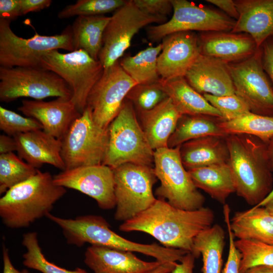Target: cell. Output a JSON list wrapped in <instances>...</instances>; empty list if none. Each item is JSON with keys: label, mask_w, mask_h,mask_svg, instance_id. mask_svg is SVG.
Returning <instances> with one entry per match:
<instances>
[{"label": "cell", "mask_w": 273, "mask_h": 273, "mask_svg": "<svg viewBox=\"0 0 273 273\" xmlns=\"http://www.w3.org/2000/svg\"><path fill=\"white\" fill-rule=\"evenodd\" d=\"M214 219L213 211L208 207L187 210L157 199L148 208L124 221L119 229L126 232H142L165 247L192 252L195 238L211 226Z\"/></svg>", "instance_id": "cell-1"}, {"label": "cell", "mask_w": 273, "mask_h": 273, "mask_svg": "<svg viewBox=\"0 0 273 273\" xmlns=\"http://www.w3.org/2000/svg\"><path fill=\"white\" fill-rule=\"evenodd\" d=\"M225 140L236 193L248 204L255 206L273 188L267 144L247 134H229Z\"/></svg>", "instance_id": "cell-2"}, {"label": "cell", "mask_w": 273, "mask_h": 273, "mask_svg": "<svg viewBox=\"0 0 273 273\" xmlns=\"http://www.w3.org/2000/svg\"><path fill=\"white\" fill-rule=\"evenodd\" d=\"M46 217L61 228L68 244L79 247L89 243L135 252L154 257L161 263L180 261L188 253L156 243L144 244L129 241L113 232L106 220L100 215H85L75 218H64L50 213Z\"/></svg>", "instance_id": "cell-3"}, {"label": "cell", "mask_w": 273, "mask_h": 273, "mask_svg": "<svg viewBox=\"0 0 273 273\" xmlns=\"http://www.w3.org/2000/svg\"><path fill=\"white\" fill-rule=\"evenodd\" d=\"M56 185L53 176L38 170L37 173L9 189L0 199V216L11 229L26 228L50 213L54 204L66 193Z\"/></svg>", "instance_id": "cell-4"}, {"label": "cell", "mask_w": 273, "mask_h": 273, "mask_svg": "<svg viewBox=\"0 0 273 273\" xmlns=\"http://www.w3.org/2000/svg\"><path fill=\"white\" fill-rule=\"evenodd\" d=\"M108 132L102 164L112 169L127 163L152 166L155 151L141 127L132 104L126 99L109 125Z\"/></svg>", "instance_id": "cell-5"}, {"label": "cell", "mask_w": 273, "mask_h": 273, "mask_svg": "<svg viewBox=\"0 0 273 273\" xmlns=\"http://www.w3.org/2000/svg\"><path fill=\"white\" fill-rule=\"evenodd\" d=\"M180 146L155 151L154 166L160 185L155 191L158 199L176 208L193 210L203 207L204 196L199 191L183 165Z\"/></svg>", "instance_id": "cell-6"}, {"label": "cell", "mask_w": 273, "mask_h": 273, "mask_svg": "<svg viewBox=\"0 0 273 273\" xmlns=\"http://www.w3.org/2000/svg\"><path fill=\"white\" fill-rule=\"evenodd\" d=\"M11 21L0 18V65L5 67H38L42 54L54 50L74 51L71 25L59 34L41 35L36 33L24 38L12 30Z\"/></svg>", "instance_id": "cell-7"}, {"label": "cell", "mask_w": 273, "mask_h": 273, "mask_svg": "<svg viewBox=\"0 0 273 273\" xmlns=\"http://www.w3.org/2000/svg\"><path fill=\"white\" fill-rule=\"evenodd\" d=\"M42 67L60 76L72 91L71 102L82 113L88 94L101 77L104 68L99 60L82 50L62 53L58 50L44 53L40 60Z\"/></svg>", "instance_id": "cell-8"}, {"label": "cell", "mask_w": 273, "mask_h": 273, "mask_svg": "<svg viewBox=\"0 0 273 273\" xmlns=\"http://www.w3.org/2000/svg\"><path fill=\"white\" fill-rule=\"evenodd\" d=\"M50 97H72L69 85L56 73L41 67L0 66L1 102L9 103L23 97L42 100Z\"/></svg>", "instance_id": "cell-9"}, {"label": "cell", "mask_w": 273, "mask_h": 273, "mask_svg": "<svg viewBox=\"0 0 273 273\" xmlns=\"http://www.w3.org/2000/svg\"><path fill=\"white\" fill-rule=\"evenodd\" d=\"M114 177L117 220H129L156 200L153 187L158 178L154 167L125 163L112 169Z\"/></svg>", "instance_id": "cell-10"}, {"label": "cell", "mask_w": 273, "mask_h": 273, "mask_svg": "<svg viewBox=\"0 0 273 273\" xmlns=\"http://www.w3.org/2000/svg\"><path fill=\"white\" fill-rule=\"evenodd\" d=\"M108 139V128L95 122L91 109L86 106L61 140L66 169L102 164Z\"/></svg>", "instance_id": "cell-11"}, {"label": "cell", "mask_w": 273, "mask_h": 273, "mask_svg": "<svg viewBox=\"0 0 273 273\" xmlns=\"http://www.w3.org/2000/svg\"><path fill=\"white\" fill-rule=\"evenodd\" d=\"M166 18L148 14L141 10L133 0L127 1L114 12L104 32L98 58L104 68L119 60L141 29L154 23H165Z\"/></svg>", "instance_id": "cell-12"}, {"label": "cell", "mask_w": 273, "mask_h": 273, "mask_svg": "<svg viewBox=\"0 0 273 273\" xmlns=\"http://www.w3.org/2000/svg\"><path fill=\"white\" fill-rule=\"evenodd\" d=\"M171 18L165 23L147 28L148 38L158 41L165 36L181 31H231L236 20L225 13L187 0H171Z\"/></svg>", "instance_id": "cell-13"}, {"label": "cell", "mask_w": 273, "mask_h": 273, "mask_svg": "<svg viewBox=\"0 0 273 273\" xmlns=\"http://www.w3.org/2000/svg\"><path fill=\"white\" fill-rule=\"evenodd\" d=\"M260 48L249 58L237 63H229L235 94L248 105L250 112L273 116V87L262 65Z\"/></svg>", "instance_id": "cell-14"}, {"label": "cell", "mask_w": 273, "mask_h": 273, "mask_svg": "<svg viewBox=\"0 0 273 273\" xmlns=\"http://www.w3.org/2000/svg\"><path fill=\"white\" fill-rule=\"evenodd\" d=\"M136 84L119 61L104 69L86 101V106L91 109L94 120L100 127L108 128L119 112L127 94Z\"/></svg>", "instance_id": "cell-15"}, {"label": "cell", "mask_w": 273, "mask_h": 273, "mask_svg": "<svg viewBox=\"0 0 273 273\" xmlns=\"http://www.w3.org/2000/svg\"><path fill=\"white\" fill-rule=\"evenodd\" d=\"M54 183L77 190L93 198L103 210L116 207L113 169L104 165L79 166L53 176Z\"/></svg>", "instance_id": "cell-16"}, {"label": "cell", "mask_w": 273, "mask_h": 273, "mask_svg": "<svg viewBox=\"0 0 273 273\" xmlns=\"http://www.w3.org/2000/svg\"><path fill=\"white\" fill-rule=\"evenodd\" d=\"M161 43L157 59L161 79L185 77L200 54L198 36L193 31L178 32L164 37Z\"/></svg>", "instance_id": "cell-17"}, {"label": "cell", "mask_w": 273, "mask_h": 273, "mask_svg": "<svg viewBox=\"0 0 273 273\" xmlns=\"http://www.w3.org/2000/svg\"><path fill=\"white\" fill-rule=\"evenodd\" d=\"M18 110L36 119L44 131L60 140L81 114L70 99L61 97L49 102L23 100Z\"/></svg>", "instance_id": "cell-18"}, {"label": "cell", "mask_w": 273, "mask_h": 273, "mask_svg": "<svg viewBox=\"0 0 273 273\" xmlns=\"http://www.w3.org/2000/svg\"><path fill=\"white\" fill-rule=\"evenodd\" d=\"M197 92L215 96L235 94L229 63L200 54L184 77Z\"/></svg>", "instance_id": "cell-19"}, {"label": "cell", "mask_w": 273, "mask_h": 273, "mask_svg": "<svg viewBox=\"0 0 273 273\" xmlns=\"http://www.w3.org/2000/svg\"><path fill=\"white\" fill-rule=\"evenodd\" d=\"M84 262L95 273H151L162 263L142 260L131 251L98 245L87 248Z\"/></svg>", "instance_id": "cell-20"}, {"label": "cell", "mask_w": 273, "mask_h": 273, "mask_svg": "<svg viewBox=\"0 0 273 273\" xmlns=\"http://www.w3.org/2000/svg\"><path fill=\"white\" fill-rule=\"evenodd\" d=\"M198 40L201 54L229 63L243 61L259 49L250 35L243 33L203 32Z\"/></svg>", "instance_id": "cell-21"}, {"label": "cell", "mask_w": 273, "mask_h": 273, "mask_svg": "<svg viewBox=\"0 0 273 273\" xmlns=\"http://www.w3.org/2000/svg\"><path fill=\"white\" fill-rule=\"evenodd\" d=\"M234 1L239 17L231 32L249 34L260 48L273 36V0Z\"/></svg>", "instance_id": "cell-22"}, {"label": "cell", "mask_w": 273, "mask_h": 273, "mask_svg": "<svg viewBox=\"0 0 273 273\" xmlns=\"http://www.w3.org/2000/svg\"><path fill=\"white\" fill-rule=\"evenodd\" d=\"M17 146L18 156L38 169L49 164L61 169H66L61 156V141L43 130L21 133L14 136Z\"/></svg>", "instance_id": "cell-23"}, {"label": "cell", "mask_w": 273, "mask_h": 273, "mask_svg": "<svg viewBox=\"0 0 273 273\" xmlns=\"http://www.w3.org/2000/svg\"><path fill=\"white\" fill-rule=\"evenodd\" d=\"M139 122L154 150L168 147V141L182 116L167 98L153 109L138 113Z\"/></svg>", "instance_id": "cell-24"}, {"label": "cell", "mask_w": 273, "mask_h": 273, "mask_svg": "<svg viewBox=\"0 0 273 273\" xmlns=\"http://www.w3.org/2000/svg\"><path fill=\"white\" fill-rule=\"evenodd\" d=\"M225 138L209 135L192 140L182 144L180 146L179 154L185 168L188 170L228 163L229 151Z\"/></svg>", "instance_id": "cell-25"}, {"label": "cell", "mask_w": 273, "mask_h": 273, "mask_svg": "<svg viewBox=\"0 0 273 273\" xmlns=\"http://www.w3.org/2000/svg\"><path fill=\"white\" fill-rule=\"evenodd\" d=\"M230 227L238 240L273 244V216L265 206L236 212L230 219Z\"/></svg>", "instance_id": "cell-26"}, {"label": "cell", "mask_w": 273, "mask_h": 273, "mask_svg": "<svg viewBox=\"0 0 273 273\" xmlns=\"http://www.w3.org/2000/svg\"><path fill=\"white\" fill-rule=\"evenodd\" d=\"M161 85L173 105L183 115H205L221 118L220 112L203 95L195 90L184 77L160 79Z\"/></svg>", "instance_id": "cell-27"}, {"label": "cell", "mask_w": 273, "mask_h": 273, "mask_svg": "<svg viewBox=\"0 0 273 273\" xmlns=\"http://www.w3.org/2000/svg\"><path fill=\"white\" fill-rule=\"evenodd\" d=\"M193 182L212 199L224 205L236 192L230 167L228 163L215 164L188 170Z\"/></svg>", "instance_id": "cell-28"}, {"label": "cell", "mask_w": 273, "mask_h": 273, "mask_svg": "<svg viewBox=\"0 0 273 273\" xmlns=\"http://www.w3.org/2000/svg\"><path fill=\"white\" fill-rule=\"evenodd\" d=\"M222 120L205 115H183L168 140L167 146L175 148L189 141L209 135L225 138L228 135L220 126Z\"/></svg>", "instance_id": "cell-29"}, {"label": "cell", "mask_w": 273, "mask_h": 273, "mask_svg": "<svg viewBox=\"0 0 273 273\" xmlns=\"http://www.w3.org/2000/svg\"><path fill=\"white\" fill-rule=\"evenodd\" d=\"M110 18L104 15L77 17L71 25L74 51L83 50L99 60L104 32Z\"/></svg>", "instance_id": "cell-30"}, {"label": "cell", "mask_w": 273, "mask_h": 273, "mask_svg": "<svg viewBox=\"0 0 273 273\" xmlns=\"http://www.w3.org/2000/svg\"><path fill=\"white\" fill-rule=\"evenodd\" d=\"M225 232L215 224L200 233L195 239L191 252L195 258L202 257V273H222Z\"/></svg>", "instance_id": "cell-31"}, {"label": "cell", "mask_w": 273, "mask_h": 273, "mask_svg": "<svg viewBox=\"0 0 273 273\" xmlns=\"http://www.w3.org/2000/svg\"><path fill=\"white\" fill-rule=\"evenodd\" d=\"M161 43L150 47L132 56H126L119 62L124 71L138 84H150L159 82L157 59L161 52Z\"/></svg>", "instance_id": "cell-32"}, {"label": "cell", "mask_w": 273, "mask_h": 273, "mask_svg": "<svg viewBox=\"0 0 273 273\" xmlns=\"http://www.w3.org/2000/svg\"><path fill=\"white\" fill-rule=\"evenodd\" d=\"M220 126L228 135L249 134L258 138L266 144L273 137V116L250 112L230 121L222 120Z\"/></svg>", "instance_id": "cell-33"}, {"label": "cell", "mask_w": 273, "mask_h": 273, "mask_svg": "<svg viewBox=\"0 0 273 273\" xmlns=\"http://www.w3.org/2000/svg\"><path fill=\"white\" fill-rule=\"evenodd\" d=\"M38 169L24 162L13 152L0 155V194L35 175Z\"/></svg>", "instance_id": "cell-34"}, {"label": "cell", "mask_w": 273, "mask_h": 273, "mask_svg": "<svg viewBox=\"0 0 273 273\" xmlns=\"http://www.w3.org/2000/svg\"><path fill=\"white\" fill-rule=\"evenodd\" d=\"M22 244L27 250L22 255L23 264L28 268L42 273H84L85 271L80 268L69 270L48 261L42 252L35 232L24 234Z\"/></svg>", "instance_id": "cell-35"}, {"label": "cell", "mask_w": 273, "mask_h": 273, "mask_svg": "<svg viewBox=\"0 0 273 273\" xmlns=\"http://www.w3.org/2000/svg\"><path fill=\"white\" fill-rule=\"evenodd\" d=\"M235 244L241 255V273L256 265L273 266V244L246 240H237Z\"/></svg>", "instance_id": "cell-36"}, {"label": "cell", "mask_w": 273, "mask_h": 273, "mask_svg": "<svg viewBox=\"0 0 273 273\" xmlns=\"http://www.w3.org/2000/svg\"><path fill=\"white\" fill-rule=\"evenodd\" d=\"M124 0H78L66 6L58 14L59 19H68L74 16H92L115 12L123 6Z\"/></svg>", "instance_id": "cell-37"}, {"label": "cell", "mask_w": 273, "mask_h": 273, "mask_svg": "<svg viewBox=\"0 0 273 273\" xmlns=\"http://www.w3.org/2000/svg\"><path fill=\"white\" fill-rule=\"evenodd\" d=\"M168 98L160 81L150 84H136L126 99L132 104L138 113L149 111Z\"/></svg>", "instance_id": "cell-38"}, {"label": "cell", "mask_w": 273, "mask_h": 273, "mask_svg": "<svg viewBox=\"0 0 273 273\" xmlns=\"http://www.w3.org/2000/svg\"><path fill=\"white\" fill-rule=\"evenodd\" d=\"M0 129L6 134L14 137L21 133L42 130V127L33 118L23 116L0 106Z\"/></svg>", "instance_id": "cell-39"}, {"label": "cell", "mask_w": 273, "mask_h": 273, "mask_svg": "<svg viewBox=\"0 0 273 273\" xmlns=\"http://www.w3.org/2000/svg\"><path fill=\"white\" fill-rule=\"evenodd\" d=\"M206 100L221 114L224 121L235 119L250 112L246 102L237 94L215 96L204 94Z\"/></svg>", "instance_id": "cell-40"}, {"label": "cell", "mask_w": 273, "mask_h": 273, "mask_svg": "<svg viewBox=\"0 0 273 273\" xmlns=\"http://www.w3.org/2000/svg\"><path fill=\"white\" fill-rule=\"evenodd\" d=\"M231 209L228 204L223 206V214L229 237V252L226 262L222 273H241V253L235 244V237L230 227Z\"/></svg>", "instance_id": "cell-41"}, {"label": "cell", "mask_w": 273, "mask_h": 273, "mask_svg": "<svg viewBox=\"0 0 273 273\" xmlns=\"http://www.w3.org/2000/svg\"><path fill=\"white\" fill-rule=\"evenodd\" d=\"M135 5L146 13L166 18L172 10L171 0H133Z\"/></svg>", "instance_id": "cell-42"}, {"label": "cell", "mask_w": 273, "mask_h": 273, "mask_svg": "<svg viewBox=\"0 0 273 273\" xmlns=\"http://www.w3.org/2000/svg\"><path fill=\"white\" fill-rule=\"evenodd\" d=\"M22 16L19 0H0V18L11 21Z\"/></svg>", "instance_id": "cell-43"}, {"label": "cell", "mask_w": 273, "mask_h": 273, "mask_svg": "<svg viewBox=\"0 0 273 273\" xmlns=\"http://www.w3.org/2000/svg\"><path fill=\"white\" fill-rule=\"evenodd\" d=\"M261 49L263 67L273 85V41H265Z\"/></svg>", "instance_id": "cell-44"}, {"label": "cell", "mask_w": 273, "mask_h": 273, "mask_svg": "<svg viewBox=\"0 0 273 273\" xmlns=\"http://www.w3.org/2000/svg\"><path fill=\"white\" fill-rule=\"evenodd\" d=\"M52 3L51 0H19L21 14L40 11L49 8Z\"/></svg>", "instance_id": "cell-45"}, {"label": "cell", "mask_w": 273, "mask_h": 273, "mask_svg": "<svg viewBox=\"0 0 273 273\" xmlns=\"http://www.w3.org/2000/svg\"><path fill=\"white\" fill-rule=\"evenodd\" d=\"M206 1L222 10L231 18L235 19L236 20L238 19L239 14L234 1L206 0Z\"/></svg>", "instance_id": "cell-46"}, {"label": "cell", "mask_w": 273, "mask_h": 273, "mask_svg": "<svg viewBox=\"0 0 273 273\" xmlns=\"http://www.w3.org/2000/svg\"><path fill=\"white\" fill-rule=\"evenodd\" d=\"M195 259L191 252L187 253L171 273H193Z\"/></svg>", "instance_id": "cell-47"}, {"label": "cell", "mask_w": 273, "mask_h": 273, "mask_svg": "<svg viewBox=\"0 0 273 273\" xmlns=\"http://www.w3.org/2000/svg\"><path fill=\"white\" fill-rule=\"evenodd\" d=\"M17 149V143L14 137L7 134L0 135L1 154L12 153Z\"/></svg>", "instance_id": "cell-48"}, {"label": "cell", "mask_w": 273, "mask_h": 273, "mask_svg": "<svg viewBox=\"0 0 273 273\" xmlns=\"http://www.w3.org/2000/svg\"><path fill=\"white\" fill-rule=\"evenodd\" d=\"M3 260L4 263L3 273H30L26 269L20 271L14 267L10 258L8 249L5 246L3 248Z\"/></svg>", "instance_id": "cell-49"}, {"label": "cell", "mask_w": 273, "mask_h": 273, "mask_svg": "<svg viewBox=\"0 0 273 273\" xmlns=\"http://www.w3.org/2000/svg\"><path fill=\"white\" fill-rule=\"evenodd\" d=\"M267 151L269 163L273 170V137L267 144ZM272 199H273V188L268 196L262 202L253 207L264 206L267 202Z\"/></svg>", "instance_id": "cell-50"}, {"label": "cell", "mask_w": 273, "mask_h": 273, "mask_svg": "<svg viewBox=\"0 0 273 273\" xmlns=\"http://www.w3.org/2000/svg\"><path fill=\"white\" fill-rule=\"evenodd\" d=\"M176 262H168L162 263L158 267L152 271L151 273H170L174 269Z\"/></svg>", "instance_id": "cell-51"}, {"label": "cell", "mask_w": 273, "mask_h": 273, "mask_svg": "<svg viewBox=\"0 0 273 273\" xmlns=\"http://www.w3.org/2000/svg\"><path fill=\"white\" fill-rule=\"evenodd\" d=\"M243 273H273V266L256 265L247 269Z\"/></svg>", "instance_id": "cell-52"}, {"label": "cell", "mask_w": 273, "mask_h": 273, "mask_svg": "<svg viewBox=\"0 0 273 273\" xmlns=\"http://www.w3.org/2000/svg\"><path fill=\"white\" fill-rule=\"evenodd\" d=\"M264 206L266 207L271 215L273 216V199L267 202Z\"/></svg>", "instance_id": "cell-53"}, {"label": "cell", "mask_w": 273, "mask_h": 273, "mask_svg": "<svg viewBox=\"0 0 273 273\" xmlns=\"http://www.w3.org/2000/svg\"><path fill=\"white\" fill-rule=\"evenodd\" d=\"M84 273H88V272H87L86 271H85V272Z\"/></svg>", "instance_id": "cell-54"}]
</instances>
